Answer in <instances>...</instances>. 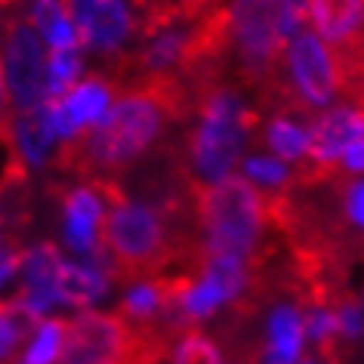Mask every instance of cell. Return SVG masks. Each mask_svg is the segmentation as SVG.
I'll list each match as a JSON object with an SVG mask.
<instances>
[{
	"label": "cell",
	"mask_w": 364,
	"mask_h": 364,
	"mask_svg": "<svg viewBox=\"0 0 364 364\" xmlns=\"http://www.w3.org/2000/svg\"><path fill=\"white\" fill-rule=\"evenodd\" d=\"M22 241L13 238V235L0 232V290H6L19 278V266H22Z\"/></svg>",
	"instance_id": "ffe728a7"
},
{
	"label": "cell",
	"mask_w": 364,
	"mask_h": 364,
	"mask_svg": "<svg viewBox=\"0 0 364 364\" xmlns=\"http://www.w3.org/2000/svg\"><path fill=\"white\" fill-rule=\"evenodd\" d=\"M19 364H22V361H19Z\"/></svg>",
	"instance_id": "d4e9b609"
},
{
	"label": "cell",
	"mask_w": 364,
	"mask_h": 364,
	"mask_svg": "<svg viewBox=\"0 0 364 364\" xmlns=\"http://www.w3.org/2000/svg\"><path fill=\"white\" fill-rule=\"evenodd\" d=\"M108 281H112V275L99 262L65 259L59 269V306L84 309L90 303H96V299H102L108 294Z\"/></svg>",
	"instance_id": "8fae6325"
},
{
	"label": "cell",
	"mask_w": 364,
	"mask_h": 364,
	"mask_svg": "<svg viewBox=\"0 0 364 364\" xmlns=\"http://www.w3.org/2000/svg\"><path fill=\"white\" fill-rule=\"evenodd\" d=\"M62 340H65V318H43L25 346L22 364H56Z\"/></svg>",
	"instance_id": "ac0fdd59"
},
{
	"label": "cell",
	"mask_w": 364,
	"mask_h": 364,
	"mask_svg": "<svg viewBox=\"0 0 364 364\" xmlns=\"http://www.w3.org/2000/svg\"><path fill=\"white\" fill-rule=\"evenodd\" d=\"M68 13L80 53L102 59V65L130 53L139 41V16L133 0H68Z\"/></svg>",
	"instance_id": "52a82bcc"
},
{
	"label": "cell",
	"mask_w": 364,
	"mask_h": 364,
	"mask_svg": "<svg viewBox=\"0 0 364 364\" xmlns=\"http://www.w3.org/2000/svg\"><path fill=\"white\" fill-rule=\"evenodd\" d=\"M38 324V318H31L16 299H0V364L22 361V352Z\"/></svg>",
	"instance_id": "5bb4252c"
},
{
	"label": "cell",
	"mask_w": 364,
	"mask_h": 364,
	"mask_svg": "<svg viewBox=\"0 0 364 364\" xmlns=\"http://www.w3.org/2000/svg\"><path fill=\"white\" fill-rule=\"evenodd\" d=\"M13 142L16 151L25 164V170H43L50 167L53 158L59 151V136L53 130V117H50V105L43 102L38 108L13 114Z\"/></svg>",
	"instance_id": "30bf717a"
},
{
	"label": "cell",
	"mask_w": 364,
	"mask_h": 364,
	"mask_svg": "<svg viewBox=\"0 0 364 364\" xmlns=\"http://www.w3.org/2000/svg\"><path fill=\"white\" fill-rule=\"evenodd\" d=\"M117 90L105 75H84L75 87L68 90L62 99H50V117H53V130L59 136V145L75 139L80 130L93 127L99 117L108 112V105L114 102Z\"/></svg>",
	"instance_id": "9c48e42d"
},
{
	"label": "cell",
	"mask_w": 364,
	"mask_h": 364,
	"mask_svg": "<svg viewBox=\"0 0 364 364\" xmlns=\"http://www.w3.org/2000/svg\"><path fill=\"white\" fill-rule=\"evenodd\" d=\"M192 96L179 77H145L124 87L93 127L62 142L53 167L77 182H121L186 127Z\"/></svg>",
	"instance_id": "6da1fadb"
},
{
	"label": "cell",
	"mask_w": 364,
	"mask_h": 364,
	"mask_svg": "<svg viewBox=\"0 0 364 364\" xmlns=\"http://www.w3.org/2000/svg\"><path fill=\"white\" fill-rule=\"evenodd\" d=\"M6 10H10V0H0V28H4V22H6Z\"/></svg>",
	"instance_id": "603a6c76"
},
{
	"label": "cell",
	"mask_w": 364,
	"mask_h": 364,
	"mask_svg": "<svg viewBox=\"0 0 364 364\" xmlns=\"http://www.w3.org/2000/svg\"><path fill=\"white\" fill-rule=\"evenodd\" d=\"M170 355L173 364H223V349L210 333L198 331V327H188V331H179L173 336Z\"/></svg>",
	"instance_id": "2e32d148"
},
{
	"label": "cell",
	"mask_w": 364,
	"mask_h": 364,
	"mask_svg": "<svg viewBox=\"0 0 364 364\" xmlns=\"http://www.w3.org/2000/svg\"><path fill=\"white\" fill-rule=\"evenodd\" d=\"M336 210L352 232L364 238V179H336Z\"/></svg>",
	"instance_id": "d6986e66"
},
{
	"label": "cell",
	"mask_w": 364,
	"mask_h": 364,
	"mask_svg": "<svg viewBox=\"0 0 364 364\" xmlns=\"http://www.w3.org/2000/svg\"><path fill=\"white\" fill-rule=\"evenodd\" d=\"M299 364H321V361H318V355H306V358L299 361Z\"/></svg>",
	"instance_id": "cb8c5ba5"
},
{
	"label": "cell",
	"mask_w": 364,
	"mask_h": 364,
	"mask_svg": "<svg viewBox=\"0 0 364 364\" xmlns=\"http://www.w3.org/2000/svg\"><path fill=\"white\" fill-rule=\"evenodd\" d=\"M13 121V108L10 96H6V80H4V65H0V127H6Z\"/></svg>",
	"instance_id": "7402d4cb"
},
{
	"label": "cell",
	"mask_w": 364,
	"mask_h": 364,
	"mask_svg": "<svg viewBox=\"0 0 364 364\" xmlns=\"http://www.w3.org/2000/svg\"><path fill=\"white\" fill-rule=\"evenodd\" d=\"M259 121V105L241 87L220 84L198 93L179 133V158L192 186L207 188L235 176Z\"/></svg>",
	"instance_id": "7a4b0ae2"
},
{
	"label": "cell",
	"mask_w": 364,
	"mask_h": 364,
	"mask_svg": "<svg viewBox=\"0 0 364 364\" xmlns=\"http://www.w3.org/2000/svg\"><path fill=\"white\" fill-rule=\"evenodd\" d=\"M139 346V331L112 312L84 309L77 318L65 321L56 364H130Z\"/></svg>",
	"instance_id": "8992f818"
},
{
	"label": "cell",
	"mask_w": 364,
	"mask_h": 364,
	"mask_svg": "<svg viewBox=\"0 0 364 364\" xmlns=\"http://www.w3.org/2000/svg\"><path fill=\"white\" fill-rule=\"evenodd\" d=\"M195 223L204 259H244L253 269L284 250L269 223V198L244 176L198 188Z\"/></svg>",
	"instance_id": "3957f363"
},
{
	"label": "cell",
	"mask_w": 364,
	"mask_h": 364,
	"mask_svg": "<svg viewBox=\"0 0 364 364\" xmlns=\"http://www.w3.org/2000/svg\"><path fill=\"white\" fill-rule=\"evenodd\" d=\"M84 77V53L80 50H50L47 56V102L62 99Z\"/></svg>",
	"instance_id": "e0dca14e"
},
{
	"label": "cell",
	"mask_w": 364,
	"mask_h": 364,
	"mask_svg": "<svg viewBox=\"0 0 364 364\" xmlns=\"http://www.w3.org/2000/svg\"><path fill=\"white\" fill-rule=\"evenodd\" d=\"M238 167H244V179L253 182L266 198H278L294 192V170L290 164L269 158V154H250V158H241Z\"/></svg>",
	"instance_id": "9a60e30c"
},
{
	"label": "cell",
	"mask_w": 364,
	"mask_h": 364,
	"mask_svg": "<svg viewBox=\"0 0 364 364\" xmlns=\"http://www.w3.org/2000/svg\"><path fill=\"white\" fill-rule=\"evenodd\" d=\"M53 201L59 210L62 238L68 250L87 262H99L108 269L102 250L105 207L108 195L102 182H75V186H53Z\"/></svg>",
	"instance_id": "ba28073f"
},
{
	"label": "cell",
	"mask_w": 364,
	"mask_h": 364,
	"mask_svg": "<svg viewBox=\"0 0 364 364\" xmlns=\"http://www.w3.org/2000/svg\"><path fill=\"white\" fill-rule=\"evenodd\" d=\"M355 176H364V136L343 151L340 161V179H355Z\"/></svg>",
	"instance_id": "44dd1931"
},
{
	"label": "cell",
	"mask_w": 364,
	"mask_h": 364,
	"mask_svg": "<svg viewBox=\"0 0 364 364\" xmlns=\"http://www.w3.org/2000/svg\"><path fill=\"white\" fill-rule=\"evenodd\" d=\"M229 19V75L253 102L266 105L287 41L309 25L306 0H223Z\"/></svg>",
	"instance_id": "277c9868"
},
{
	"label": "cell",
	"mask_w": 364,
	"mask_h": 364,
	"mask_svg": "<svg viewBox=\"0 0 364 364\" xmlns=\"http://www.w3.org/2000/svg\"><path fill=\"white\" fill-rule=\"evenodd\" d=\"M309 130H312V117L309 114L278 112V114H269L266 142L278 161L299 164L309 151Z\"/></svg>",
	"instance_id": "7c38bea8"
},
{
	"label": "cell",
	"mask_w": 364,
	"mask_h": 364,
	"mask_svg": "<svg viewBox=\"0 0 364 364\" xmlns=\"http://www.w3.org/2000/svg\"><path fill=\"white\" fill-rule=\"evenodd\" d=\"M216 4H220V0H133L136 16H139V41L170 22L198 19V16L207 13Z\"/></svg>",
	"instance_id": "4fadbf2b"
},
{
	"label": "cell",
	"mask_w": 364,
	"mask_h": 364,
	"mask_svg": "<svg viewBox=\"0 0 364 364\" xmlns=\"http://www.w3.org/2000/svg\"><path fill=\"white\" fill-rule=\"evenodd\" d=\"M4 38V80L10 108L16 114L47 102V43L31 28L22 13L10 16L0 28Z\"/></svg>",
	"instance_id": "5b68a950"
}]
</instances>
